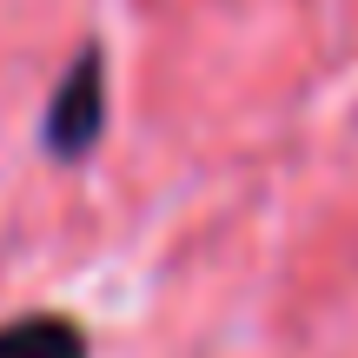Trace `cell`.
<instances>
[{
  "instance_id": "obj_1",
  "label": "cell",
  "mask_w": 358,
  "mask_h": 358,
  "mask_svg": "<svg viewBox=\"0 0 358 358\" xmlns=\"http://www.w3.org/2000/svg\"><path fill=\"white\" fill-rule=\"evenodd\" d=\"M53 153H80V146L93 140V120H100V60H80L73 73H66V87H60V100H53Z\"/></svg>"
},
{
  "instance_id": "obj_2",
  "label": "cell",
  "mask_w": 358,
  "mask_h": 358,
  "mask_svg": "<svg viewBox=\"0 0 358 358\" xmlns=\"http://www.w3.org/2000/svg\"><path fill=\"white\" fill-rule=\"evenodd\" d=\"M0 358H87V332L73 319H13L0 325Z\"/></svg>"
}]
</instances>
